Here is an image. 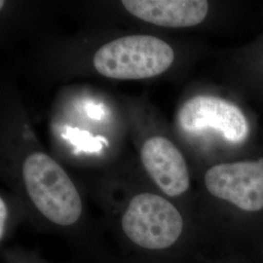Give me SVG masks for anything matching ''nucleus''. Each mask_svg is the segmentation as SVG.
<instances>
[{
	"label": "nucleus",
	"instance_id": "f257e3e1",
	"mask_svg": "<svg viewBox=\"0 0 263 263\" xmlns=\"http://www.w3.org/2000/svg\"><path fill=\"white\" fill-rule=\"evenodd\" d=\"M18 188L38 226L91 257H104L100 239L86 222L82 195L56 160L40 151L28 154L20 166Z\"/></svg>",
	"mask_w": 263,
	"mask_h": 263
},
{
	"label": "nucleus",
	"instance_id": "f03ea898",
	"mask_svg": "<svg viewBox=\"0 0 263 263\" xmlns=\"http://www.w3.org/2000/svg\"><path fill=\"white\" fill-rule=\"evenodd\" d=\"M113 231L128 257L162 263L177 248L185 221L170 198L151 189H134L112 213Z\"/></svg>",
	"mask_w": 263,
	"mask_h": 263
},
{
	"label": "nucleus",
	"instance_id": "7ed1b4c3",
	"mask_svg": "<svg viewBox=\"0 0 263 263\" xmlns=\"http://www.w3.org/2000/svg\"><path fill=\"white\" fill-rule=\"evenodd\" d=\"M175 61L174 49L161 38L133 34L99 48L93 58L96 71L110 79L141 80L167 71Z\"/></svg>",
	"mask_w": 263,
	"mask_h": 263
},
{
	"label": "nucleus",
	"instance_id": "20e7f679",
	"mask_svg": "<svg viewBox=\"0 0 263 263\" xmlns=\"http://www.w3.org/2000/svg\"><path fill=\"white\" fill-rule=\"evenodd\" d=\"M208 192L243 211L263 209V159L217 164L204 176Z\"/></svg>",
	"mask_w": 263,
	"mask_h": 263
},
{
	"label": "nucleus",
	"instance_id": "39448f33",
	"mask_svg": "<svg viewBox=\"0 0 263 263\" xmlns=\"http://www.w3.org/2000/svg\"><path fill=\"white\" fill-rule=\"evenodd\" d=\"M178 120L186 133L213 130L234 143L244 141L249 135V124L242 110L214 96H196L187 100L179 109Z\"/></svg>",
	"mask_w": 263,
	"mask_h": 263
},
{
	"label": "nucleus",
	"instance_id": "423d86ee",
	"mask_svg": "<svg viewBox=\"0 0 263 263\" xmlns=\"http://www.w3.org/2000/svg\"><path fill=\"white\" fill-rule=\"evenodd\" d=\"M141 162L152 185L170 199L184 195L190 187V174L186 161L179 148L162 136L143 141Z\"/></svg>",
	"mask_w": 263,
	"mask_h": 263
},
{
	"label": "nucleus",
	"instance_id": "0eeeda50",
	"mask_svg": "<svg viewBox=\"0 0 263 263\" xmlns=\"http://www.w3.org/2000/svg\"><path fill=\"white\" fill-rule=\"evenodd\" d=\"M123 7L137 19L163 28H190L207 17L204 0H123Z\"/></svg>",
	"mask_w": 263,
	"mask_h": 263
},
{
	"label": "nucleus",
	"instance_id": "6e6552de",
	"mask_svg": "<svg viewBox=\"0 0 263 263\" xmlns=\"http://www.w3.org/2000/svg\"><path fill=\"white\" fill-rule=\"evenodd\" d=\"M16 227L15 217L12 207L7 199L3 196L0 198V243L3 247L12 236Z\"/></svg>",
	"mask_w": 263,
	"mask_h": 263
},
{
	"label": "nucleus",
	"instance_id": "1a4fd4ad",
	"mask_svg": "<svg viewBox=\"0 0 263 263\" xmlns=\"http://www.w3.org/2000/svg\"><path fill=\"white\" fill-rule=\"evenodd\" d=\"M3 263H49L39 254L19 247L5 248L2 251Z\"/></svg>",
	"mask_w": 263,
	"mask_h": 263
},
{
	"label": "nucleus",
	"instance_id": "9d476101",
	"mask_svg": "<svg viewBox=\"0 0 263 263\" xmlns=\"http://www.w3.org/2000/svg\"><path fill=\"white\" fill-rule=\"evenodd\" d=\"M100 263H151L132 258V257H125V258H107V257H103L100 259Z\"/></svg>",
	"mask_w": 263,
	"mask_h": 263
}]
</instances>
